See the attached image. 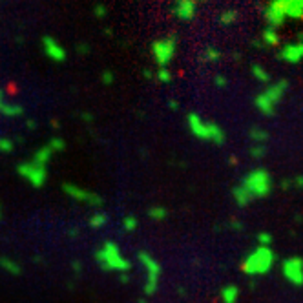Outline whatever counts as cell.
<instances>
[{"mask_svg":"<svg viewBox=\"0 0 303 303\" xmlns=\"http://www.w3.org/2000/svg\"><path fill=\"white\" fill-rule=\"evenodd\" d=\"M274 259V254L268 247H259L254 254H250L247 261L243 263V268L248 274H263L270 268V263Z\"/></svg>","mask_w":303,"mask_h":303,"instance_id":"6da1fadb","label":"cell"},{"mask_svg":"<svg viewBox=\"0 0 303 303\" xmlns=\"http://www.w3.org/2000/svg\"><path fill=\"white\" fill-rule=\"evenodd\" d=\"M243 188L250 194V197L254 196H265L270 190V177L265 170H254L250 176L245 179Z\"/></svg>","mask_w":303,"mask_h":303,"instance_id":"7a4b0ae2","label":"cell"},{"mask_svg":"<svg viewBox=\"0 0 303 303\" xmlns=\"http://www.w3.org/2000/svg\"><path fill=\"white\" fill-rule=\"evenodd\" d=\"M97 258H99V261L106 268H113V270H126V268H130V263L121 258L119 248L113 243H106L104 248L97 254Z\"/></svg>","mask_w":303,"mask_h":303,"instance_id":"3957f363","label":"cell"},{"mask_svg":"<svg viewBox=\"0 0 303 303\" xmlns=\"http://www.w3.org/2000/svg\"><path fill=\"white\" fill-rule=\"evenodd\" d=\"M19 172H21L24 177H28L33 187H42V185H44L46 168L37 167V165L30 163V165H21V167H19Z\"/></svg>","mask_w":303,"mask_h":303,"instance_id":"277c9868","label":"cell"},{"mask_svg":"<svg viewBox=\"0 0 303 303\" xmlns=\"http://www.w3.org/2000/svg\"><path fill=\"white\" fill-rule=\"evenodd\" d=\"M174 50H176V44H174V41H159L154 44V53H156V59L157 62H159V66H165L168 64V61L172 59L174 55Z\"/></svg>","mask_w":303,"mask_h":303,"instance_id":"5b68a950","label":"cell"},{"mask_svg":"<svg viewBox=\"0 0 303 303\" xmlns=\"http://www.w3.org/2000/svg\"><path fill=\"white\" fill-rule=\"evenodd\" d=\"M141 261H144L148 268V283H146V294H154L157 288V278H159V265H157L154 259L148 256L146 252H142L141 256Z\"/></svg>","mask_w":303,"mask_h":303,"instance_id":"8992f818","label":"cell"},{"mask_svg":"<svg viewBox=\"0 0 303 303\" xmlns=\"http://www.w3.org/2000/svg\"><path fill=\"white\" fill-rule=\"evenodd\" d=\"M283 272H285V278L288 279L294 285H299L301 283V261L299 258L287 259L283 263Z\"/></svg>","mask_w":303,"mask_h":303,"instance_id":"52a82bcc","label":"cell"},{"mask_svg":"<svg viewBox=\"0 0 303 303\" xmlns=\"http://www.w3.org/2000/svg\"><path fill=\"white\" fill-rule=\"evenodd\" d=\"M267 21L270 28H276L285 21V2H272L267 6Z\"/></svg>","mask_w":303,"mask_h":303,"instance_id":"ba28073f","label":"cell"},{"mask_svg":"<svg viewBox=\"0 0 303 303\" xmlns=\"http://www.w3.org/2000/svg\"><path fill=\"white\" fill-rule=\"evenodd\" d=\"M44 50L46 53L50 55V59H53V61H64L66 59V51L61 48V44L59 42H55L53 39H50V37H44Z\"/></svg>","mask_w":303,"mask_h":303,"instance_id":"9c48e42d","label":"cell"},{"mask_svg":"<svg viewBox=\"0 0 303 303\" xmlns=\"http://www.w3.org/2000/svg\"><path fill=\"white\" fill-rule=\"evenodd\" d=\"M301 53H303V46L301 42H296V44H288L283 48L281 51V57L285 59V61L292 62V64H296V62L301 59Z\"/></svg>","mask_w":303,"mask_h":303,"instance_id":"30bf717a","label":"cell"},{"mask_svg":"<svg viewBox=\"0 0 303 303\" xmlns=\"http://www.w3.org/2000/svg\"><path fill=\"white\" fill-rule=\"evenodd\" d=\"M188 126L194 131V135L201 137V139H207V122L201 121V117H197L196 113L188 117Z\"/></svg>","mask_w":303,"mask_h":303,"instance_id":"8fae6325","label":"cell"},{"mask_svg":"<svg viewBox=\"0 0 303 303\" xmlns=\"http://www.w3.org/2000/svg\"><path fill=\"white\" fill-rule=\"evenodd\" d=\"M64 190L66 194H70L71 197H75V199H81V201H90V203H101V199L95 196H91V194L84 192L81 188L77 187H70V185H64Z\"/></svg>","mask_w":303,"mask_h":303,"instance_id":"7c38bea8","label":"cell"},{"mask_svg":"<svg viewBox=\"0 0 303 303\" xmlns=\"http://www.w3.org/2000/svg\"><path fill=\"white\" fill-rule=\"evenodd\" d=\"M174 11H176V15L179 17V19L187 21V19H192L194 11H196V4L190 2V0H183V2H179V4L176 6Z\"/></svg>","mask_w":303,"mask_h":303,"instance_id":"4fadbf2b","label":"cell"},{"mask_svg":"<svg viewBox=\"0 0 303 303\" xmlns=\"http://www.w3.org/2000/svg\"><path fill=\"white\" fill-rule=\"evenodd\" d=\"M207 139H212L216 144H221L225 141V133L217 124H207Z\"/></svg>","mask_w":303,"mask_h":303,"instance_id":"5bb4252c","label":"cell"},{"mask_svg":"<svg viewBox=\"0 0 303 303\" xmlns=\"http://www.w3.org/2000/svg\"><path fill=\"white\" fill-rule=\"evenodd\" d=\"M301 2H285V17H292V19H301Z\"/></svg>","mask_w":303,"mask_h":303,"instance_id":"9a60e30c","label":"cell"},{"mask_svg":"<svg viewBox=\"0 0 303 303\" xmlns=\"http://www.w3.org/2000/svg\"><path fill=\"white\" fill-rule=\"evenodd\" d=\"M256 106H258L259 110L263 111V113H267V115H272L274 110H276V104L268 101V99H267L265 95H263V93L258 97V99H256Z\"/></svg>","mask_w":303,"mask_h":303,"instance_id":"2e32d148","label":"cell"},{"mask_svg":"<svg viewBox=\"0 0 303 303\" xmlns=\"http://www.w3.org/2000/svg\"><path fill=\"white\" fill-rule=\"evenodd\" d=\"M50 156H51V150L50 146L42 148L41 152H37L35 154V159H33V165H37V167H46V163L50 161Z\"/></svg>","mask_w":303,"mask_h":303,"instance_id":"e0dca14e","label":"cell"},{"mask_svg":"<svg viewBox=\"0 0 303 303\" xmlns=\"http://www.w3.org/2000/svg\"><path fill=\"white\" fill-rule=\"evenodd\" d=\"M236 299H238V287L230 285V287L223 288V301L225 303H236Z\"/></svg>","mask_w":303,"mask_h":303,"instance_id":"ac0fdd59","label":"cell"},{"mask_svg":"<svg viewBox=\"0 0 303 303\" xmlns=\"http://www.w3.org/2000/svg\"><path fill=\"white\" fill-rule=\"evenodd\" d=\"M234 197H236V201H238L239 205H241V207L248 205V201L252 199V197H250V194H248L243 187H238L236 190H234Z\"/></svg>","mask_w":303,"mask_h":303,"instance_id":"d6986e66","label":"cell"},{"mask_svg":"<svg viewBox=\"0 0 303 303\" xmlns=\"http://www.w3.org/2000/svg\"><path fill=\"white\" fill-rule=\"evenodd\" d=\"M263 41L267 42V44H278L279 39H278V33H276V30L274 28H268V30H265V33H263Z\"/></svg>","mask_w":303,"mask_h":303,"instance_id":"ffe728a7","label":"cell"},{"mask_svg":"<svg viewBox=\"0 0 303 303\" xmlns=\"http://www.w3.org/2000/svg\"><path fill=\"white\" fill-rule=\"evenodd\" d=\"M0 111L4 113V115H10V117H17L22 113V108L21 106H11V104H2V108H0Z\"/></svg>","mask_w":303,"mask_h":303,"instance_id":"44dd1931","label":"cell"},{"mask_svg":"<svg viewBox=\"0 0 303 303\" xmlns=\"http://www.w3.org/2000/svg\"><path fill=\"white\" fill-rule=\"evenodd\" d=\"M252 71H254V75H256V79H259V81H263V82L268 81V73L263 70V68H259V66H254Z\"/></svg>","mask_w":303,"mask_h":303,"instance_id":"7402d4cb","label":"cell"},{"mask_svg":"<svg viewBox=\"0 0 303 303\" xmlns=\"http://www.w3.org/2000/svg\"><path fill=\"white\" fill-rule=\"evenodd\" d=\"M150 217H152V219H165V217H167V210H165V208H161V207L152 208Z\"/></svg>","mask_w":303,"mask_h":303,"instance_id":"603a6c76","label":"cell"},{"mask_svg":"<svg viewBox=\"0 0 303 303\" xmlns=\"http://www.w3.org/2000/svg\"><path fill=\"white\" fill-rule=\"evenodd\" d=\"M2 267L8 268V270H11V272L19 274V265H17L15 261H10V259H2Z\"/></svg>","mask_w":303,"mask_h":303,"instance_id":"cb8c5ba5","label":"cell"},{"mask_svg":"<svg viewBox=\"0 0 303 303\" xmlns=\"http://www.w3.org/2000/svg\"><path fill=\"white\" fill-rule=\"evenodd\" d=\"M157 79H159V81H163V82H170V81H172V75L168 73L167 68H161V70H159V73H157Z\"/></svg>","mask_w":303,"mask_h":303,"instance_id":"d4e9b609","label":"cell"},{"mask_svg":"<svg viewBox=\"0 0 303 303\" xmlns=\"http://www.w3.org/2000/svg\"><path fill=\"white\" fill-rule=\"evenodd\" d=\"M234 19H236V13H234V11H225L221 17V22L223 24H230V22H234Z\"/></svg>","mask_w":303,"mask_h":303,"instance_id":"484cf974","label":"cell"},{"mask_svg":"<svg viewBox=\"0 0 303 303\" xmlns=\"http://www.w3.org/2000/svg\"><path fill=\"white\" fill-rule=\"evenodd\" d=\"M250 135H252L254 141H265V139H267V133H265L263 130H252Z\"/></svg>","mask_w":303,"mask_h":303,"instance_id":"4316f807","label":"cell"},{"mask_svg":"<svg viewBox=\"0 0 303 303\" xmlns=\"http://www.w3.org/2000/svg\"><path fill=\"white\" fill-rule=\"evenodd\" d=\"M0 150L2 152H11L13 150V142L10 139H0Z\"/></svg>","mask_w":303,"mask_h":303,"instance_id":"83f0119b","label":"cell"},{"mask_svg":"<svg viewBox=\"0 0 303 303\" xmlns=\"http://www.w3.org/2000/svg\"><path fill=\"white\" fill-rule=\"evenodd\" d=\"M91 227H102V225H104V216H93L91 217Z\"/></svg>","mask_w":303,"mask_h":303,"instance_id":"f1b7e54d","label":"cell"},{"mask_svg":"<svg viewBox=\"0 0 303 303\" xmlns=\"http://www.w3.org/2000/svg\"><path fill=\"white\" fill-rule=\"evenodd\" d=\"M217 57H219V51L214 50V48H208V50H207V59H208V61H217Z\"/></svg>","mask_w":303,"mask_h":303,"instance_id":"f546056e","label":"cell"},{"mask_svg":"<svg viewBox=\"0 0 303 303\" xmlns=\"http://www.w3.org/2000/svg\"><path fill=\"white\" fill-rule=\"evenodd\" d=\"M135 225H137V221L133 219V217H126V219H124V227H126L128 230H133Z\"/></svg>","mask_w":303,"mask_h":303,"instance_id":"4dcf8cb0","label":"cell"},{"mask_svg":"<svg viewBox=\"0 0 303 303\" xmlns=\"http://www.w3.org/2000/svg\"><path fill=\"white\" fill-rule=\"evenodd\" d=\"M270 239H272V238H270L268 234H259V241H261L263 247H267L268 243H270Z\"/></svg>","mask_w":303,"mask_h":303,"instance_id":"1f68e13d","label":"cell"},{"mask_svg":"<svg viewBox=\"0 0 303 303\" xmlns=\"http://www.w3.org/2000/svg\"><path fill=\"white\" fill-rule=\"evenodd\" d=\"M252 154H254L256 157H258V156H263V146H261V144H256V148L252 150Z\"/></svg>","mask_w":303,"mask_h":303,"instance_id":"d6a6232c","label":"cell"},{"mask_svg":"<svg viewBox=\"0 0 303 303\" xmlns=\"http://www.w3.org/2000/svg\"><path fill=\"white\" fill-rule=\"evenodd\" d=\"M216 84L219 88H223L225 86V84H227V81H225V79H223V77H216Z\"/></svg>","mask_w":303,"mask_h":303,"instance_id":"836d02e7","label":"cell"},{"mask_svg":"<svg viewBox=\"0 0 303 303\" xmlns=\"http://www.w3.org/2000/svg\"><path fill=\"white\" fill-rule=\"evenodd\" d=\"M111 81H113V77H111L110 71H106V73H104V82H108V84H110Z\"/></svg>","mask_w":303,"mask_h":303,"instance_id":"e575fe53","label":"cell"},{"mask_svg":"<svg viewBox=\"0 0 303 303\" xmlns=\"http://www.w3.org/2000/svg\"><path fill=\"white\" fill-rule=\"evenodd\" d=\"M95 13H97V17H102L104 15V8H102V6L101 8H95Z\"/></svg>","mask_w":303,"mask_h":303,"instance_id":"d590c367","label":"cell"},{"mask_svg":"<svg viewBox=\"0 0 303 303\" xmlns=\"http://www.w3.org/2000/svg\"><path fill=\"white\" fill-rule=\"evenodd\" d=\"M2 104H4V93L0 91V108H2Z\"/></svg>","mask_w":303,"mask_h":303,"instance_id":"8d00e7d4","label":"cell"}]
</instances>
